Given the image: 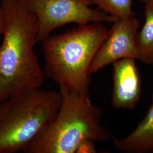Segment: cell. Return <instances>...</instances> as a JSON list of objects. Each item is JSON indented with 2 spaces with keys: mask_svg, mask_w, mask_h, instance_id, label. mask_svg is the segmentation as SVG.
Masks as SVG:
<instances>
[{
  "mask_svg": "<svg viewBox=\"0 0 153 153\" xmlns=\"http://www.w3.org/2000/svg\"><path fill=\"white\" fill-rule=\"evenodd\" d=\"M4 28L0 45V102L22 91L40 88L43 69L34 51L38 22L25 0H2Z\"/></svg>",
  "mask_w": 153,
  "mask_h": 153,
  "instance_id": "cell-1",
  "label": "cell"
},
{
  "mask_svg": "<svg viewBox=\"0 0 153 153\" xmlns=\"http://www.w3.org/2000/svg\"><path fill=\"white\" fill-rule=\"evenodd\" d=\"M109 30L102 23L79 25L43 43L45 77L74 93L90 95V68Z\"/></svg>",
  "mask_w": 153,
  "mask_h": 153,
  "instance_id": "cell-2",
  "label": "cell"
},
{
  "mask_svg": "<svg viewBox=\"0 0 153 153\" xmlns=\"http://www.w3.org/2000/svg\"><path fill=\"white\" fill-rule=\"evenodd\" d=\"M60 107L53 120L25 153H79L86 142H103L111 137L102 123L103 111L90 95L59 88Z\"/></svg>",
  "mask_w": 153,
  "mask_h": 153,
  "instance_id": "cell-3",
  "label": "cell"
},
{
  "mask_svg": "<svg viewBox=\"0 0 153 153\" xmlns=\"http://www.w3.org/2000/svg\"><path fill=\"white\" fill-rule=\"evenodd\" d=\"M61 103L59 91L40 88L0 102V153H24L53 120Z\"/></svg>",
  "mask_w": 153,
  "mask_h": 153,
  "instance_id": "cell-4",
  "label": "cell"
},
{
  "mask_svg": "<svg viewBox=\"0 0 153 153\" xmlns=\"http://www.w3.org/2000/svg\"><path fill=\"white\" fill-rule=\"evenodd\" d=\"M37 17L38 32L36 42H42L55 29L70 23L85 25L91 23L117 21L99 10L90 7V0H25Z\"/></svg>",
  "mask_w": 153,
  "mask_h": 153,
  "instance_id": "cell-5",
  "label": "cell"
},
{
  "mask_svg": "<svg viewBox=\"0 0 153 153\" xmlns=\"http://www.w3.org/2000/svg\"><path fill=\"white\" fill-rule=\"evenodd\" d=\"M108 34L95 55L90 68V75L123 59L139 60L137 36L140 21L134 16L112 23Z\"/></svg>",
  "mask_w": 153,
  "mask_h": 153,
  "instance_id": "cell-6",
  "label": "cell"
},
{
  "mask_svg": "<svg viewBox=\"0 0 153 153\" xmlns=\"http://www.w3.org/2000/svg\"><path fill=\"white\" fill-rule=\"evenodd\" d=\"M136 61L123 59L112 64L111 104L116 109L133 110L140 100L141 80Z\"/></svg>",
  "mask_w": 153,
  "mask_h": 153,
  "instance_id": "cell-7",
  "label": "cell"
},
{
  "mask_svg": "<svg viewBox=\"0 0 153 153\" xmlns=\"http://www.w3.org/2000/svg\"><path fill=\"white\" fill-rule=\"evenodd\" d=\"M118 150L124 153H153V94L146 114L136 128L125 137L111 136Z\"/></svg>",
  "mask_w": 153,
  "mask_h": 153,
  "instance_id": "cell-8",
  "label": "cell"
},
{
  "mask_svg": "<svg viewBox=\"0 0 153 153\" xmlns=\"http://www.w3.org/2000/svg\"><path fill=\"white\" fill-rule=\"evenodd\" d=\"M144 5L145 22L137 36L139 60L153 65V2Z\"/></svg>",
  "mask_w": 153,
  "mask_h": 153,
  "instance_id": "cell-9",
  "label": "cell"
},
{
  "mask_svg": "<svg viewBox=\"0 0 153 153\" xmlns=\"http://www.w3.org/2000/svg\"><path fill=\"white\" fill-rule=\"evenodd\" d=\"M90 2L99 10L117 20L134 16L132 10L133 0H90Z\"/></svg>",
  "mask_w": 153,
  "mask_h": 153,
  "instance_id": "cell-10",
  "label": "cell"
},
{
  "mask_svg": "<svg viewBox=\"0 0 153 153\" xmlns=\"http://www.w3.org/2000/svg\"><path fill=\"white\" fill-rule=\"evenodd\" d=\"M4 28V15L2 9L0 6V39L2 36L3 31Z\"/></svg>",
  "mask_w": 153,
  "mask_h": 153,
  "instance_id": "cell-11",
  "label": "cell"
},
{
  "mask_svg": "<svg viewBox=\"0 0 153 153\" xmlns=\"http://www.w3.org/2000/svg\"><path fill=\"white\" fill-rule=\"evenodd\" d=\"M140 2H142L143 4H146L148 2H153V0H138Z\"/></svg>",
  "mask_w": 153,
  "mask_h": 153,
  "instance_id": "cell-12",
  "label": "cell"
},
{
  "mask_svg": "<svg viewBox=\"0 0 153 153\" xmlns=\"http://www.w3.org/2000/svg\"><path fill=\"white\" fill-rule=\"evenodd\" d=\"M2 1V0H0V3L1 2V1Z\"/></svg>",
  "mask_w": 153,
  "mask_h": 153,
  "instance_id": "cell-13",
  "label": "cell"
}]
</instances>
